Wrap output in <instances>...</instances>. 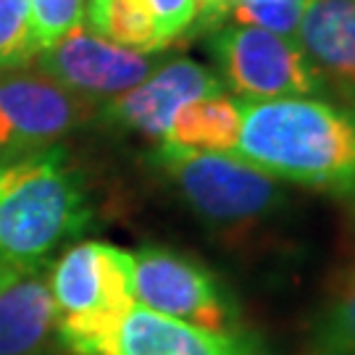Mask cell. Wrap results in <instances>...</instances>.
I'll list each match as a JSON object with an SVG mask.
<instances>
[{"instance_id": "1", "label": "cell", "mask_w": 355, "mask_h": 355, "mask_svg": "<svg viewBox=\"0 0 355 355\" xmlns=\"http://www.w3.org/2000/svg\"><path fill=\"white\" fill-rule=\"evenodd\" d=\"M234 155L279 182L355 192V111L318 98L242 101Z\"/></svg>"}, {"instance_id": "2", "label": "cell", "mask_w": 355, "mask_h": 355, "mask_svg": "<svg viewBox=\"0 0 355 355\" xmlns=\"http://www.w3.org/2000/svg\"><path fill=\"white\" fill-rule=\"evenodd\" d=\"M89 221L85 182L64 145L0 153V263L19 271L48 266L53 250Z\"/></svg>"}, {"instance_id": "3", "label": "cell", "mask_w": 355, "mask_h": 355, "mask_svg": "<svg viewBox=\"0 0 355 355\" xmlns=\"http://www.w3.org/2000/svg\"><path fill=\"white\" fill-rule=\"evenodd\" d=\"M53 327L74 355H103L137 305L135 255L108 242L69 248L51 274Z\"/></svg>"}, {"instance_id": "4", "label": "cell", "mask_w": 355, "mask_h": 355, "mask_svg": "<svg viewBox=\"0 0 355 355\" xmlns=\"http://www.w3.org/2000/svg\"><path fill=\"white\" fill-rule=\"evenodd\" d=\"M153 164L174 182L195 214L214 224H250L287 200L279 179L232 153H198L161 140Z\"/></svg>"}, {"instance_id": "5", "label": "cell", "mask_w": 355, "mask_h": 355, "mask_svg": "<svg viewBox=\"0 0 355 355\" xmlns=\"http://www.w3.org/2000/svg\"><path fill=\"white\" fill-rule=\"evenodd\" d=\"M211 48L227 85L245 101L311 98L324 87L297 40L261 26H224L214 35Z\"/></svg>"}, {"instance_id": "6", "label": "cell", "mask_w": 355, "mask_h": 355, "mask_svg": "<svg viewBox=\"0 0 355 355\" xmlns=\"http://www.w3.org/2000/svg\"><path fill=\"white\" fill-rule=\"evenodd\" d=\"M132 255L137 305L200 329L237 331V303L200 261L155 245Z\"/></svg>"}, {"instance_id": "7", "label": "cell", "mask_w": 355, "mask_h": 355, "mask_svg": "<svg viewBox=\"0 0 355 355\" xmlns=\"http://www.w3.org/2000/svg\"><path fill=\"white\" fill-rule=\"evenodd\" d=\"M98 108L92 98L64 87L37 66L0 69V111L11 127V145L6 150L48 148L71 129L87 124Z\"/></svg>"}, {"instance_id": "8", "label": "cell", "mask_w": 355, "mask_h": 355, "mask_svg": "<svg viewBox=\"0 0 355 355\" xmlns=\"http://www.w3.org/2000/svg\"><path fill=\"white\" fill-rule=\"evenodd\" d=\"M37 69L85 98H116L140 85L153 71L148 55L127 51L111 40L79 26L55 45L40 51Z\"/></svg>"}, {"instance_id": "9", "label": "cell", "mask_w": 355, "mask_h": 355, "mask_svg": "<svg viewBox=\"0 0 355 355\" xmlns=\"http://www.w3.org/2000/svg\"><path fill=\"white\" fill-rule=\"evenodd\" d=\"M221 89V79L211 74L205 66L190 58H177L161 69H153L140 85L101 105L98 114L108 124L140 132L153 140H164L182 105Z\"/></svg>"}, {"instance_id": "10", "label": "cell", "mask_w": 355, "mask_h": 355, "mask_svg": "<svg viewBox=\"0 0 355 355\" xmlns=\"http://www.w3.org/2000/svg\"><path fill=\"white\" fill-rule=\"evenodd\" d=\"M103 355H268L250 331H211L135 305Z\"/></svg>"}, {"instance_id": "11", "label": "cell", "mask_w": 355, "mask_h": 355, "mask_svg": "<svg viewBox=\"0 0 355 355\" xmlns=\"http://www.w3.org/2000/svg\"><path fill=\"white\" fill-rule=\"evenodd\" d=\"M297 40L324 87L355 103V0H308Z\"/></svg>"}, {"instance_id": "12", "label": "cell", "mask_w": 355, "mask_h": 355, "mask_svg": "<svg viewBox=\"0 0 355 355\" xmlns=\"http://www.w3.org/2000/svg\"><path fill=\"white\" fill-rule=\"evenodd\" d=\"M53 329L51 277L45 266L19 271L0 287V355H35Z\"/></svg>"}, {"instance_id": "13", "label": "cell", "mask_w": 355, "mask_h": 355, "mask_svg": "<svg viewBox=\"0 0 355 355\" xmlns=\"http://www.w3.org/2000/svg\"><path fill=\"white\" fill-rule=\"evenodd\" d=\"M242 127V101L224 89L182 105L164 140L198 153H232Z\"/></svg>"}, {"instance_id": "14", "label": "cell", "mask_w": 355, "mask_h": 355, "mask_svg": "<svg viewBox=\"0 0 355 355\" xmlns=\"http://www.w3.org/2000/svg\"><path fill=\"white\" fill-rule=\"evenodd\" d=\"M305 355H355V258L327 284L308 329Z\"/></svg>"}, {"instance_id": "15", "label": "cell", "mask_w": 355, "mask_h": 355, "mask_svg": "<svg viewBox=\"0 0 355 355\" xmlns=\"http://www.w3.org/2000/svg\"><path fill=\"white\" fill-rule=\"evenodd\" d=\"M85 21L95 35L142 55L168 48L148 0H89Z\"/></svg>"}, {"instance_id": "16", "label": "cell", "mask_w": 355, "mask_h": 355, "mask_svg": "<svg viewBox=\"0 0 355 355\" xmlns=\"http://www.w3.org/2000/svg\"><path fill=\"white\" fill-rule=\"evenodd\" d=\"M87 19V0H29L35 48L45 51L71 35Z\"/></svg>"}, {"instance_id": "17", "label": "cell", "mask_w": 355, "mask_h": 355, "mask_svg": "<svg viewBox=\"0 0 355 355\" xmlns=\"http://www.w3.org/2000/svg\"><path fill=\"white\" fill-rule=\"evenodd\" d=\"M35 55L29 0H0V69L21 66Z\"/></svg>"}, {"instance_id": "18", "label": "cell", "mask_w": 355, "mask_h": 355, "mask_svg": "<svg viewBox=\"0 0 355 355\" xmlns=\"http://www.w3.org/2000/svg\"><path fill=\"white\" fill-rule=\"evenodd\" d=\"M305 3L308 0L284 3V6H232L229 16L242 26H261V29L274 32L279 37L297 40L300 21H303L305 13Z\"/></svg>"}, {"instance_id": "19", "label": "cell", "mask_w": 355, "mask_h": 355, "mask_svg": "<svg viewBox=\"0 0 355 355\" xmlns=\"http://www.w3.org/2000/svg\"><path fill=\"white\" fill-rule=\"evenodd\" d=\"M155 21L161 26L166 45H174L179 37H184L192 26H198V6L195 0H148Z\"/></svg>"}, {"instance_id": "20", "label": "cell", "mask_w": 355, "mask_h": 355, "mask_svg": "<svg viewBox=\"0 0 355 355\" xmlns=\"http://www.w3.org/2000/svg\"><path fill=\"white\" fill-rule=\"evenodd\" d=\"M198 6V26H218L229 16L234 0H195Z\"/></svg>"}, {"instance_id": "21", "label": "cell", "mask_w": 355, "mask_h": 355, "mask_svg": "<svg viewBox=\"0 0 355 355\" xmlns=\"http://www.w3.org/2000/svg\"><path fill=\"white\" fill-rule=\"evenodd\" d=\"M11 145V127H8V121H6V116L0 111V153L6 150Z\"/></svg>"}, {"instance_id": "22", "label": "cell", "mask_w": 355, "mask_h": 355, "mask_svg": "<svg viewBox=\"0 0 355 355\" xmlns=\"http://www.w3.org/2000/svg\"><path fill=\"white\" fill-rule=\"evenodd\" d=\"M284 3H297V0H234V6H284Z\"/></svg>"}, {"instance_id": "23", "label": "cell", "mask_w": 355, "mask_h": 355, "mask_svg": "<svg viewBox=\"0 0 355 355\" xmlns=\"http://www.w3.org/2000/svg\"><path fill=\"white\" fill-rule=\"evenodd\" d=\"M16 274H19V268H11V266H6V263H0V287H3V284H8Z\"/></svg>"}]
</instances>
